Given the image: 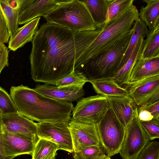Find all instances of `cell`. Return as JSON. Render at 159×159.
Segmentation results:
<instances>
[{
  "label": "cell",
  "mask_w": 159,
  "mask_h": 159,
  "mask_svg": "<svg viewBox=\"0 0 159 159\" xmlns=\"http://www.w3.org/2000/svg\"><path fill=\"white\" fill-rule=\"evenodd\" d=\"M138 119L140 121H148L153 120L151 113L142 106H137Z\"/></svg>",
  "instance_id": "36"
},
{
  "label": "cell",
  "mask_w": 159,
  "mask_h": 159,
  "mask_svg": "<svg viewBox=\"0 0 159 159\" xmlns=\"http://www.w3.org/2000/svg\"><path fill=\"white\" fill-rule=\"evenodd\" d=\"M2 128V140L7 156L13 158L21 155L32 156L38 139L37 135L13 133Z\"/></svg>",
  "instance_id": "11"
},
{
  "label": "cell",
  "mask_w": 159,
  "mask_h": 159,
  "mask_svg": "<svg viewBox=\"0 0 159 159\" xmlns=\"http://www.w3.org/2000/svg\"><path fill=\"white\" fill-rule=\"evenodd\" d=\"M144 38L140 37L130 57L125 65L112 78L120 85L126 88L129 85L132 70L141 54Z\"/></svg>",
  "instance_id": "19"
},
{
  "label": "cell",
  "mask_w": 159,
  "mask_h": 159,
  "mask_svg": "<svg viewBox=\"0 0 159 159\" xmlns=\"http://www.w3.org/2000/svg\"><path fill=\"white\" fill-rule=\"evenodd\" d=\"M159 58V27L149 33L145 39L139 58L149 60Z\"/></svg>",
  "instance_id": "26"
},
{
  "label": "cell",
  "mask_w": 159,
  "mask_h": 159,
  "mask_svg": "<svg viewBox=\"0 0 159 159\" xmlns=\"http://www.w3.org/2000/svg\"><path fill=\"white\" fill-rule=\"evenodd\" d=\"M43 17L47 23L57 24L74 32L97 29L88 8L82 1L70 0Z\"/></svg>",
  "instance_id": "5"
},
{
  "label": "cell",
  "mask_w": 159,
  "mask_h": 159,
  "mask_svg": "<svg viewBox=\"0 0 159 159\" xmlns=\"http://www.w3.org/2000/svg\"><path fill=\"white\" fill-rule=\"evenodd\" d=\"M141 106L151 113L154 120H159V101L149 105Z\"/></svg>",
  "instance_id": "35"
},
{
  "label": "cell",
  "mask_w": 159,
  "mask_h": 159,
  "mask_svg": "<svg viewBox=\"0 0 159 159\" xmlns=\"http://www.w3.org/2000/svg\"><path fill=\"white\" fill-rule=\"evenodd\" d=\"M40 17L36 18L18 28L14 34L10 37L8 48L15 51L31 41L33 36L38 30Z\"/></svg>",
  "instance_id": "17"
},
{
  "label": "cell",
  "mask_w": 159,
  "mask_h": 159,
  "mask_svg": "<svg viewBox=\"0 0 159 159\" xmlns=\"http://www.w3.org/2000/svg\"><path fill=\"white\" fill-rule=\"evenodd\" d=\"M89 79L80 71L74 70L56 82L55 85L58 89L67 90H79L83 87Z\"/></svg>",
  "instance_id": "24"
},
{
  "label": "cell",
  "mask_w": 159,
  "mask_h": 159,
  "mask_svg": "<svg viewBox=\"0 0 159 159\" xmlns=\"http://www.w3.org/2000/svg\"><path fill=\"white\" fill-rule=\"evenodd\" d=\"M132 29L108 50L90 59L83 72L89 80L112 78L120 69L121 63L133 33Z\"/></svg>",
  "instance_id": "4"
},
{
  "label": "cell",
  "mask_w": 159,
  "mask_h": 159,
  "mask_svg": "<svg viewBox=\"0 0 159 159\" xmlns=\"http://www.w3.org/2000/svg\"><path fill=\"white\" fill-rule=\"evenodd\" d=\"M2 115V112L0 110V116H1Z\"/></svg>",
  "instance_id": "40"
},
{
  "label": "cell",
  "mask_w": 159,
  "mask_h": 159,
  "mask_svg": "<svg viewBox=\"0 0 159 159\" xmlns=\"http://www.w3.org/2000/svg\"><path fill=\"white\" fill-rule=\"evenodd\" d=\"M101 29L74 32L60 25L45 23L32 41L29 57L31 78L55 85L75 70V64L98 36Z\"/></svg>",
  "instance_id": "1"
},
{
  "label": "cell",
  "mask_w": 159,
  "mask_h": 159,
  "mask_svg": "<svg viewBox=\"0 0 159 159\" xmlns=\"http://www.w3.org/2000/svg\"><path fill=\"white\" fill-rule=\"evenodd\" d=\"M70 0H29L19 17V25L27 23L40 16H44Z\"/></svg>",
  "instance_id": "13"
},
{
  "label": "cell",
  "mask_w": 159,
  "mask_h": 159,
  "mask_svg": "<svg viewBox=\"0 0 159 159\" xmlns=\"http://www.w3.org/2000/svg\"><path fill=\"white\" fill-rule=\"evenodd\" d=\"M134 0H111L104 28L133 4ZM101 28V29H102Z\"/></svg>",
  "instance_id": "27"
},
{
  "label": "cell",
  "mask_w": 159,
  "mask_h": 159,
  "mask_svg": "<svg viewBox=\"0 0 159 159\" xmlns=\"http://www.w3.org/2000/svg\"><path fill=\"white\" fill-rule=\"evenodd\" d=\"M56 156L48 155L42 159H55Z\"/></svg>",
  "instance_id": "38"
},
{
  "label": "cell",
  "mask_w": 159,
  "mask_h": 159,
  "mask_svg": "<svg viewBox=\"0 0 159 159\" xmlns=\"http://www.w3.org/2000/svg\"><path fill=\"white\" fill-rule=\"evenodd\" d=\"M58 147L56 144L51 141L38 138L32 159H42L48 155L56 156Z\"/></svg>",
  "instance_id": "28"
},
{
  "label": "cell",
  "mask_w": 159,
  "mask_h": 159,
  "mask_svg": "<svg viewBox=\"0 0 159 159\" xmlns=\"http://www.w3.org/2000/svg\"><path fill=\"white\" fill-rule=\"evenodd\" d=\"M3 128L1 116H0V159H13V158L7 156L5 151L2 138Z\"/></svg>",
  "instance_id": "37"
},
{
  "label": "cell",
  "mask_w": 159,
  "mask_h": 159,
  "mask_svg": "<svg viewBox=\"0 0 159 159\" xmlns=\"http://www.w3.org/2000/svg\"><path fill=\"white\" fill-rule=\"evenodd\" d=\"M149 141L138 119L137 106L131 121L125 129L119 153L123 159H136Z\"/></svg>",
  "instance_id": "8"
},
{
  "label": "cell",
  "mask_w": 159,
  "mask_h": 159,
  "mask_svg": "<svg viewBox=\"0 0 159 159\" xmlns=\"http://www.w3.org/2000/svg\"><path fill=\"white\" fill-rule=\"evenodd\" d=\"M10 38V35L7 22L0 8V45L7 43Z\"/></svg>",
  "instance_id": "33"
},
{
  "label": "cell",
  "mask_w": 159,
  "mask_h": 159,
  "mask_svg": "<svg viewBox=\"0 0 159 159\" xmlns=\"http://www.w3.org/2000/svg\"><path fill=\"white\" fill-rule=\"evenodd\" d=\"M159 142H149L138 155L136 159H159Z\"/></svg>",
  "instance_id": "31"
},
{
  "label": "cell",
  "mask_w": 159,
  "mask_h": 159,
  "mask_svg": "<svg viewBox=\"0 0 159 159\" xmlns=\"http://www.w3.org/2000/svg\"><path fill=\"white\" fill-rule=\"evenodd\" d=\"M68 122L37 123V136L55 143L58 146V150L72 153L74 149Z\"/></svg>",
  "instance_id": "10"
},
{
  "label": "cell",
  "mask_w": 159,
  "mask_h": 159,
  "mask_svg": "<svg viewBox=\"0 0 159 159\" xmlns=\"http://www.w3.org/2000/svg\"><path fill=\"white\" fill-rule=\"evenodd\" d=\"M107 156L102 147L92 146L74 152L75 159H102Z\"/></svg>",
  "instance_id": "29"
},
{
  "label": "cell",
  "mask_w": 159,
  "mask_h": 159,
  "mask_svg": "<svg viewBox=\"0 0 159 159\" xmlns=\"http://www.w3.org/2000/svg\"><path fill=\"white\" fill-rule=\"evenodd\" d=\"M159 74V58L149 60L140 59L136 62L132 71L130 83Z\"/></svg>",
  "instance_id": "22"
},
{
  "label": "cell",
  "mask_w": 159,
  "mask_h": 159,
  "mask_svg": "<svg viewBox=\"0 0 159 159\" xmlns=\"http://www.w3.org/2000/svg\"><path fill=\"white\" fill-rule=\"evenodd\" d=\"M68 127L72 138L74 152L79 151L90 146L102 147L96 124L78 122L70 119L68 122Z\"/></svg>",
  "instance_id": "12"
},
{
  "label": "cell",
  "mask_w": 159,
  "mask_h": 159,
  "mask_svg": "<svg viewBox=\"0 0 159 159\" xmlns=\"http://www.w3.org/2000/svg\"><path fill=\"white\" fill-rule=\"evenodd\" d=\"M98 94L107 97L129 95L128 90L120 86L112 78L89 80Z\"/></svg>",
  "instance_id": "20"
},
{
  "label": "cell",
  "mask_w": 159,
  "mask_h": 159,
  "mask_svg": "<svg viewBox=\"0 0 159 159\" xmlns=\"http://www.w3.org/2000/svg\"><path fill=\"white\" fill-rule=\"evenodd\" d=\"M106 159H111V158L110 157L107 156Z\"/></svg>",
  "instance_id": "39"
},
{
  "label": "cell",
  "mask_w": 159,
  "mask_h": 159,
  "mask_svg": "<svg viewBox=\"0 0 159 159\" xmlns=\"http://www.w3.org/2000/svg\"><path fill=\"white\" fill-rule=\"evenodd\" d=\"M146 3L141 7L139 17L147 26L149 33L159 27V0H143Z\"/></svg>",
  "instance_id": "21"
},
{
  "label": "cell",
  "mask_w": 159,
  "mask_h": 159,
  "mask_svg": "<svg viewBox=\"0 0 159 159\" xmlns=\"http://www.w3.org/2000/svg\"><path fill=\"white\" fill-rule=\"evenodd\" d=\"M139 18V12L133 4L101 31L75 64V70L80 71L91 59L110 48L131 29Z\"/></svg>",
  "instance_id": "3"
},
{
  "label": "cell",
  "mask_w": 159,
  "mask_h": 159,
  "mask_svg": "<svg viewBox=\"0 0 159 159\" xmlns=\"http://www.w3.org/2000/svg\"><path fill=\"white\" fill-rule=\"evenodd\" d=\"M1 118L3 128L9 132L23 135L37 136V123L18 112L2 115Z\"/></svg>",
  "instance_id": "14"
},
{
  "label": "cell",
  "mask_w": 159,
  "mask_h": 159,
  "mask_svg": "<svg viewBox=\"0 0 159 159\" xmlns=\"http://www.w3.org/2000/svg\"><path fill=\"white\" fill-rule=\"evenodd\" d=\"M140 124L149 140L159 137V120L140 121Z\"/></svg>",
  "instance_id": "32"
},
{
  "label": "cell",
  "mask_w": 159,
  "mask_h": 159,
  "mask_svg": "<svg viewBox=\"0 0 159 159\" xmlns=\"http://www.w3.org/2000/svg\"><path fill=\"white\" fill-rule=\"evenodd\" d=\"M126 88L137 106L155 102L159 101V74L131 82Z\"/></svg>",
  "instance_id": "9"
},
{
  "label": "cell",
  "mask_w": 159,
  "mask_h": 159,
  "mask_svg": "<svg viewBox=\"0 0 159 159\" xmlns=\"http://www.w3.org/2000/svg\"><path fill=\"white\" fill-rule=\"evenodd\" d=\"M88 8L97 29H101L106 20L111 0H82Z\"/></svg>",
  "instance_id": "23"
},
{
  "label": "cell",
  "mask_w": 159,
  "mask_h": 159,
  "mask_svg": "<svg viewBox=\"0 0 159 159\" xmlns=\"http://www.w3.org/2000/svg\"><path fill=\"white\" fill-rule=\"evenodd\" d=\"M96 125L101 144L107 156L110 157L119 153L125 128L109 106Z\"/></svg>",
  "instance_id": "6"
},
{
  "label": "cell",
  "mask_w": 159,
  "mask_h": 159,
  "mask_svg": "<svg viewBox=\"0 0 159 159\" xmlns=\"http://www.w3.org/2000/svg\"><path fill=\"white\" fill-rule=\"evenodd\" d=\"M107 98L109 107L126 129L131 121L137 106L129 95Z\"/></svg>",
  "instance_id": "15"
},
{
  "label": "cell",
  "mask_w": 159,
  "mask_h": 159,
  "mask_svg": "<svg viewBox=\"0 0 159 159\" xmlns=\"http://www.w3.org/2000/svg\"><path fill=\"white\" fill-rule=\"evenodd\" d=\"M34 89L49 98L61 101L71 102L79 100L84 95V90H67L58 88L55 85L38 84Z\"/></svg>",
  "instance_id": "18"
},
{
  "label": "cell",
  "mask_w": 159,
  "mask_h": 159,
  "mask_svg": "<svg viewBox=\"0 0 159 159\" xmlns=\"http://www.w3.org/2000/svg\"><path fill=\"white\" fill-rule=\"evenodd\" d=\"M106 157H105V158H103L102 159H106Z\"/></svg>",
  "instance_id": "41"
},
{
  "label": "cell",
  "mask_w": 159,
  "mask_h": 159,
  "mask_svg": "<svg viewBox=\"0 0 159 159\" xmlns=\"http://www.w3.org/2000/svg\"><path fill=\"white\" fill-rule=\"evenodd\" d=\"M0 110L2 115L18 112L11 95L0 86Z\"/></svg>",
  "instance_id": "30"
},
{
  "label": "cell",
  "mask_w": 159,
  "mask_h": 159,
  "mask_svg": "<svg viewBox=\"0 0 159 159\" xmlns=\"http://www.w3.org/2000/svg\"><path fill=\"white\" fill-rule=\"evenodd\" d=\"M132 29L133 31V33L127 49L122 60L120 65V68L129 58L139 38L141 37L144 38L149 33L147 26L139 17L134 22Z\"/></svg>",
  "instance_id": "25"
},
{
  "label": "cell",
  "mask_w": 159,
  "mask_h": 159,
  "mask_svg": "<svg viewBox=\"0 0 159 159\" xmlns=\"http://www.w3.org/2000/svg\"><path fill=\"white\" fill-rule=\"evenodd\" d=\"M29 0H0V8L6 19L10 37L18 28L20 12Z\"/></svg>",
  "instance_id": "16"
},
{
  "label": "cell",
  "mask_w": 159,
  "mask_h": 159,
  "mask_svg": "<svg viewBox=\"0 0 159 159\" xmlns=\"http://www.w3.org/2000/svg\"><path fill=\"white\" fill-rule=\"evenodd\" d=\"M107 98L99 94L82 98L74 107L71 119L78 122L96 124L108 107Z\"/></svg>",
  "instance_id": "7"
},
{
  "label": "cell",
  "mask_w": 159,
  "mask_h": 159,
  "mask_svg": "<svg viewBox=\"0 0 159 159\" xmlns=\"http://www.w3.org/2000/svg\"><path fill=\"white\" fill-rule=\"evenodd\" d=\"M11 98L21 115L39 122H68L74 107L71 102L47 97L22 84L10 89Z\"/></svg>",
  "instance_id": "2"
},
{
  "label": "cell",
  "mask_w": 159,
  "mask_h": 159,
  "mask_svg": "<svg viewBox=\"0 0 159 159\" xmlns=\"http://www.w3.org/2000/svg\"><path fill=\"white\" fill-rule=\"evenodd\" d=\"M8 48L4 45H0V74L3 68L9 65Z\"/></svg>",
  "instance_id": "34"
}]
</instances>
